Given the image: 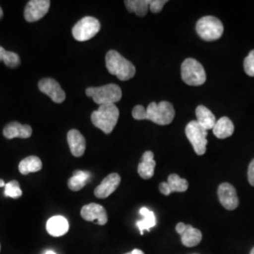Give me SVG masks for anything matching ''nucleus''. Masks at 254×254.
Returning a JSON list of instances; mask_svg holds the SVG:
<instances>
[{"label":"nucleus","mask_w":254,"mask_h":254,"mask_svg":"<svg viewBox=\"0 0 254 254\" xmlns=\"http://www.w3.org/2000/svg\"><path fill=\"white\" fill-rule=\"evenodd\" d=\"M106 66L109 73L116 75L122 81L131 79L136 73L134 64L115 50H109L106 55Z\"/></svg>","instance_id":"obj_1"},{"label":"nucleus","mask_w":254,"mask_h":254,"mask_svg":"<svg viewBox=\"0 0 254 254\" xmlns=\"http://www.w3.org/2000/svg\"><path fill=\"white\" fill-rule=\"evenodd\" d=\"M120 111L115 104L102 105L99 109L91 113L93 126L102 130L105 134H110L118 123Z\"/></svg>","instance_id":"obj_2"},{"label":"nucleus","mask_w":254,"mask_h":254,"mask_svg":"<svg viewBox=\"0 0 254 254\" xmlns=\"http://www.w3.org/2000/svg\"><path fill=\"white\" fill-rule=\"evenodd\" d=\"M146 120L159 126L170 125L175 116V110L170 102L162 101L159 104L152 102L146 109Z\"/></svg>","instance_id":"obj_3"},{"label":"nucleus","mask_w":254,"mask_h":254,"mask_svg":"<svg viewBox=\"0 0 254 254\" xmlns=\"http://www.w3.org/2000/svg\"><path fill=\"white\" fill-rule=\"evenodd\" d=\"M86 94L99 106L115 104L121 100L123 96L121 88L116 84H109L97 88H88L86 90Z\"/></svg>","instance_id":"obj_4"},{"label":"nucleus","mask_w":254,"mask_h":254,"mask_svg":"<svg viewBox=\"0 0 254 254\" xmlns=\"http://www.w3.org/2000/svg\"><path fill=\"white\" fill-rule=\"evenodd\" d=\"M183 81L190 86H200L206 81V73L202 65L195 59H187L181 66Z\"/></svg>","instance_id":"obj_5"},{"label":"nucleus","mask_w":254,"mask_h":254,"mask_svg":"<svg viewBox=\"0 0 254 254\" xmlns=\"http://www.w3.org/2000/svg\"><path fill=\"white\" fill-rule=\"evenodd\" d=\"M196 31L202 40L213 42L221 38L224 27L222 22L217 17L204 16L197 22Z\"/></svg>","instance_id":"obj_6"},{"label":"nucleus","mask_w":254,"mask_h":254,"mask_svg":"<svg viewBox=\"0 0 254 254\" xmlns=\"http://www.w3.org/2000/svg\"><path fill=\"white\" fill-rule=\"evenodd\" d=\"M207 134V130L200 127L197 121H191L186 127V136L198 155H202L206 152Z\"/></svg>","instance_id":"obj_7"},{"label":"nucleus","mask_w":254,"mask_h":254,"mask_svg":"<svg viewBox=\"0 0 254 254\" xmlns=\"http://www.w3.org/2000/svg\"><path fill=\"white\" fill-rule=\"evenodd\" d=\"M101 29L100 22L94 17L80 19L73 27V37L78 42H86L95 36Z\"/></svg>","instance_id":"obj_8"},{"label":"nucleus","mask_w":254,"mask_h":254,"mask_svg":"<svg viewBox=\"0 0 254 254\" xmlns=\"http://www.w3.org/2000/svg\"><path fill=\"white\" fill-rule=\"evenodd\" d=\"M49 0H30L27 2L24 16L27 22L32 23L45 17L50 8Z\"/></svg>","instance_id":"obj_9"},{"label":"nucleus","mask_w":254,"mask_h":254,"mask_svg":"<svg viewBox=\"0 0 254 254\" xmlns=\"http://www.w3.org/2000/svg\"><path fill=\"white\" fill-rule=\"evenodd\" d=\"M218 200L221 205L227 210H235L239 204L236 189L229 183H222L218 189Z\"/></svg>","instance_id":"obj_10"},{"label":"nucleus","mask_w":254,"mask_h":254,"mask_svg":"<svg viewBox=\"0 0 254 254\" xmlns=\"http://www.w3.org/2000/svg\"><path fill=\"white\" fill-rule=\"evenodd\" d=\"M38 87L40 91L49 96L57 104L63 103L66 98L65 91L62 89L59 82L53 78H44L40 80Z\"/></svg>","instance_id":"obj_11"},{"label":"nucleus","mask_w":254,"mask_h":254,"mask_svg":"<svg viewBox=\"0 0 254 254\" xmlns=\"http://www.w3.org/2000/svg\"><path fill=\"white\" fill-rule=\"evenodd\" d=\"M81 217L87 221H96L99 225H105L108 222V214L106 209L98 203H90L84 205L81 209Z\"/></svg>","instance_id":"obj_12"},{"label":"nucleus","mask_w":254,"mask_h":254,"mask_svg":"<svg viewBox=\"0 0 254 254\" xmlns=\"http://www.w3.org/2000/svg\"><path fill=\"white\" fill-rule=\"evenodd\" d=\"M120 183L121 177L118 173H111L94 190V195L99 199H106L118 189Z\"/></svg>","instance_id":"obj_13"},{"label":"nucleus","mask_w":254,"mask_h":254,"mask_svg":"<svg viewBox=\"0 0 254 254\" xmlns=\"http://www.w3.org/2000/svg\"><path fill=\"white\" fill-rule=\"evenodd\" d=\"M67 141L73 156L80 157L84 154L86 151V139L78 130H70L67 135Z\"/></svg>","instance_id":"obj_14"},{"label":"nucleus","mask_w":254,"mask_h":254,"mask_svg":"<svg viewBox=\"0 0 254 254\" xmlns=\"http://www.w3.org/2000/svg\"><path fill=\"white\" fill-rule=\"evenodd\" d=\"M3 135L8 139L14 137L28 138L32 135V128L28 125H21L17 122H12L5 127L3 130Z\"/></svg>","instance_id":"obj_15"},{"label":"nucleus","mask_w":254,"mask_h":254,"mask_svg":"<svg viewBox=\"0 0 254 254\" xmlns=\"http://www.w3.org/2000/svg\"><path fill=\"white\" fill-rule=\"evenodd\" d=\"M46 231L50 236L55 237L64 236L69 231V222L63 216H54L48 219Z\"/></svg>","instance_id":"obj_16"},{"label":"nucleus","mask_w":254,"mask_h":254,"mask_svg":"<svg viewBox=\"0 0 254 254\" xmlns=\"http://www.w3.org/2000/svg\"><path fill=\"white\" fill-rule=\"evenodd\" d=\"M155 161L154 160V153L152 151H146L142 154L141 161L138 164L137 173L142 179H151L154 174Z\"/></svg>","instance_id":"obj_17"},{"label":"nucleus","mask_w":254,"mask_h":254,"mask_svg":"<svg viewBox=\"0 0 254 254\" xmlns=\"http://www.w3.org/2000/svg\"><path fill=\"white\" fill-rule=\"evenodd\" d=\"M195 113L197 117V123L200 125V127L207 131L214 128L217 123V120L210 109L204 106H199L197 107Z\"/></svg>","instance_id":"obj_18"},{"label":"nucleus","mask_w":254,"mask_h":254,"mask_svg":"<svg viewBox=\"0 0 254 254\" xmlns=\"http://www.w3.org/2000/svg\"><path fill=\"white\" fill-rule=\"evenodd\" d=\"M214 135L218 138L223 139L232 136L235 132V126L228 117H222L217 121L214 128L212 129Z\"/></svg>","instance_id":"obj_19"},{"label":"nucleus","mask_w":254,"mask_h":254,"mask_svg":"<svg viewBox=\"0 0 254 254\" xmlns=\"http://www.w3.org/2000/svg\"><path fill=\"white\" fill-rule=\"evenodd\" d=\"M202 239V235L200 230L192 227L191 225H187L185 232L181 235V241L183 245L191 248L199 245Z\"/></svg>","instance_id":"obj_20"},{"label":"nucleus","mask_w":254,"mask_h":254,"mask_svg":"<svg viewBox=\"0 0 254 254\" xmlns=\"http://www.w3.org/2000/svg\"><path fill=\"white\" fill-rule=\"evenodd\" d=\"M42 167H43V163L41 159L35 155H30L20 162L19 172L23 175H27L28 173H37L41 171Z\"/></svg>","instance_id":"obj_21"},{"label":"nucleus","mask_w":254,"mask_h":254,"mask_svg":"<svg viewBox=\"0 0 254 254\" xmlns=\"http://www.w3.org/2000/svg\"><path fill=\"white\" fill-rule=\"evenodd\" d=\"M139 214L142 216V219L136 222V226L139 230L140 235L144 234V231H149L151 228L154 227L156 224V219L153 211L146 207H142L139 210Z\"/></svg>","instance_id":"obj_22"},{"label":"nucleus","mask_w":254,"mask_h":254,"mask_svg":"<svg viewBox=\"0 0 254 254\" xmlns=\"http://www.w3.org/2000/svg\"><path fill=\"white\" fill-rule=\"evenodd\" d=\"M91 177V173L84 171H75L73 175L68 181V187L71 190L78 191L82 190L89 178Z\"/></svg>","instance_id":"obj_23"},{"label":"nucleus","mask_w":254,"mask_h":254,"mask_svg":"<svg viewBox=\"0 0 254 254\" xmlns=\"http://www.w3.org/2000/svg\"><path fill=\"white\" fill-rule=\"evenodd\" d=\"M125 3L129 12H135L137 16H145L149 9L150 0H126Z\"/></svg>","instance_id":"obj_24"},{"label":"nucleus","mask_w":254,"mask_h":254,"mask_svg":"<svg viewBox=\"0 0 254 254\" xmlns=\"http://www.w3.org/2000/svg\"><path fill=\"white\" fill-rule=\"evenodd\" d=\"M0 62H3L6 66L10 68H15L20 65V58L18 54L7 51L2 46H0Z\"/></svg>","instance_id":"obj_25"},{"label":"nucleus","mask_w":254,"mask_h":254,"mask_svg":"<svg viewBox=\"0 0 254 254\" xmlns=\"http://www.w3.org/2000/svg\"><path fill=\"white\" fill-rule=\"evenodd\" d=\"M168 184L171 188V190L173 192H185L188 190L189 189V183L184 179L181 178L179 175L177 174H171L168 178Z\"/></svg>","instance_id":"obj_26"},{"label":"nucleus","mask_w":254,"mask_h":254,"mask_svg":"<svg viewBox=\"0 0 254 254\" xmlns=\"http://www.w3.org/2000/svg\"><path fill=\"white\" fill-rule=\"evenodd\" d=\"M4 194H5L6 197H9V198H12V199L20 198L22 196L23 192H22V190L20 189L18 181L13 180V181H10L8 184H6Z\"/></svg>","instance_id":"obj_27"},{"label":"nucleus","mask_w":254,"mask_h":254,"mask_svg":"<svg viewBox=\"0 0 254 254\" xmlns=\"http://www.w3.org/2000/svg\"><path fill=\"white\" fill-rule=\"evenodd\" d=\"M244 70L250 76L254 77V50L251 51L244 61Z\"/></svg>","instance_id":"obj_28"},{"label":"nucleus","mask_w":254,"mask_h":254,"mask_svg":"<svg viewBox=\"0 0 254 254\" xmlns=\"http://www.w3.org/2000/svg\"><path fill=\"white\" fill-rule=\"evenodd\" d=\"M146 109H144V107L140 106V105H137L136 107H134V109L132 110V116L135 120H138V121H141V120H146Z\"/></svg>","instance_id":"obj_29"},{"label":"nucleus","mask_w":254,"mask_h":254,"mask_svg":"<svg viewBox=\"0 0 254 254\" xmlns=\"http://www.w3.org/2000/svg\"><path fill=\"white\" fill-rule=\"evenodd\" d=\"M167 3L166 0H150L149 9L154 13H158L163 9L164 5Z\"/></svg>","instance_id":"obj_30"},{"label":"nucleus","mask_w":254,"mask_h":254,"mask_svg":"<svg viewBox=\"0 0 254 254\" xmlns=\"http://www.w3.org/2000/svg\"><path fill=\"white\" fill-rule=\"evenodd\" d=\"M248 180L249 183L254 187V159L250 163L248 169Z\"/></svg>","instance_id":"obj_31"},{"label":"nucleus","mask_w":254,"mask_h":254,"mask_svg":"<svg viewBox=\"0 0 254 254\" xmlns=\"http://www.w3.org/2000/svg\"><path fill=\"white\" fill-rule=\"evenodd\" d=\"M158 189H159V191L165 196H169L173 192L172 190H171V188H170V186H169V184L165 183V182H162V183L159 184Z\"/></svg>","instance_id":"obj_32"},{"label":"nucleus","mask_w":254,"mask_h":254,"mask_svg":"<svg viewBox=\"0 0 254 254\" xmlns=\"http://www.w3.org/2000/svg\"><path fill=\"white\" fill-rule=\"evenodd\" d=\"M186 228H187V225H186L185 223L179 222V223L176 225V232L181 236L182 234L185 232Z\"/></svg>","instance_id":"obj_33"},{"label":"nucleus","mask_w":254,"mask_h":254,"mask_svg":"<svg viewBox=\"0 0 254 254\" xmlns=\"http://www.w3.org/2000/svg\"><path fill=\"white\" fill-rule=\"evenodd\" d=\"M145 254L142 251H140V250H137V249H136V250H134V251H132L131 253H128V254Z\"/></svg>","instance_id":"obj_34"},{"label":"nucleus","mask_w":254,"mask_h":254,"mask_svg":"<svg viewBox=\"0 0 254 254\" xmlns=\"http://www.w3.org/2000/svg\"><path fill=\"white\" fill-rule=\"evenodd\" d=\"M5 186H6V184H5L4 180L0 179V188H5Z\"/></svg>","instance_id":"obj_35"},{"label":"nucleus","mask_w":254,"mask_h":254,"mask_svg":"<svg viewBox=\"0 0 254 254\" xmlns=\"http://www.w3.org/2000/svg\"><path fill=\"white\" fill-rule=\"evenodd\" d=\"M57 254L55 252H53V251H47V252H46V254Z\"/></svg>","instance_id":"obj_36"},{"label":"nucleus","mask_w":254,"mask_h":254,"mask_svg":"<svg viewBox=\"0 0 254 254\" xmlns=\"http://www.w3.org/2000/svg\"><path fill=\"white\" fill-rule=\"evenodd\" d=\"M2 17H3V10H2V8L0 7V20L2 19Z\"/></svg>","instance_id":"obj_37"},{"label":"nucleus","mask_w":254,"mask_h":254,"mask_svg":"<svg viewBox=\"0 0 254 254\" xmlns=\"http://www.w3.org/2000/svg\"><path fill=\"white\" fill-rule=\"evenodd\" d=\"M254 254V248L252 250V252H251V254Z\"/></svg>","instance_id":"obj_38"},{"label":"nucleus","mask_w":254,"mask_h":254,"mask_svg":"<svg viewBox=\"0 0 254 254\" xmlns=\"http://www.w3.org/2000/svg\"><path fill=\"white\" fill-rule=\"evenodd\" d=\"M0 250H1V246H0Z\"/></svg>","instance_id":"obj_39"}]
</instances>
